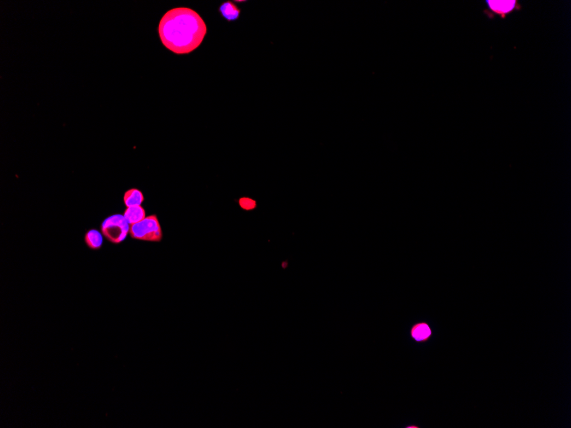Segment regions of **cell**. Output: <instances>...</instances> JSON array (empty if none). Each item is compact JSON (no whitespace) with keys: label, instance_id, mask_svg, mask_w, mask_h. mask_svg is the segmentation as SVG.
Masks as SVG:
<instances>
[{"label":"cell","instance_id":"cell-1","mask_svg":"<svg viewBox=\"0 0 571 428\" xmlns=\"http://www.w3.org/2000/svg\"><path fill=\"white\" fill-rule=\"evenodd\" d=\"M206 33L205 21L199 13L187 7L169 10L158 25L162 43L176 54L194 52L202 43Z\"/></svg>","mask_w":571,"mask_h":428},{"label":"cell","instance_id":"cell-2","mask_svg":"<svg viewBox=\"0 0 571 428\" xmlns=\"http://www.w3.org/2000/svg\"><path fill=\"white\" fill-rule=\"evenodd\" d=\"M129 234L133 239L148 242H160L163 239L161 225L158 216L151 215L141 222L130 225Z\"/></svg>","mask_w":571,"mask_h":428},{"label":"cell","instance_id":"cell-3","mask_svg":"<svg viewBox=\"0 0 571 428\" xmlns=\"http://www.w3.org/2000/svg\"><path fill=\"white\" fill-rule=\"evenodd\" d=\"M130 225L121 214H115L103 221L101 233L109 241L118 245L126 239L129 233Z\"/></svg>","mask_w":571,"mask_h":428},{"label":"cell","instance_id":"cell-4","mask_svg":"<svg viewBox=\"0 0 571 428\" xmlns=\"http://www.w3.org/2000/svg\"><path fill=\"white\" fill-rule=\"evenodd\" d=\"M123 216L125 217L127 222H129V225L135 224L138 222H141L142 220L146 218V210H144L142 206L130 207V208H127L124 213H123Z\"/></svg>","mask_w":571,"mask_h":428},{"label":"cell","instance_id":"cell-5","mask_svg":"<svg viewBox=\"0 0 571 428\" xmlns=\"http://www.w3.org/2000/svg\"><path fill=\"white\" fill-rule=\"evenodd\" d=\"M144 199L145 198L143 193L140 190L135 188L128 190L123 196V201L127 208L141 206V204H143Z\"/></svg>","mask_w":571,"mask_h":428},{"label":"cell","instance_id":"cell-6","mask_svg":"<svg viewBox=\"0 0 571 428\" xmlns=\"http://www.w3.org/2000/svg\"><path fill=\"white\" fill-rule=\"evenodd\" d=\"M84 239H85L86 245H88L91 250H95V251L100 250V248L102 247L103 243H104L102 233L96 229H91V230L88 231L86 233Z\"/></svg>","mask_w":571,"mask_h":428},{"label":"cell","instance_id":"cell-7","mask_svg":"<svg viewBox=\"0 0 571 428\" xmlns=\"http://www.w3.org/2000/svg\"><path fill=\"white\" fill-rule=\"evenodd\" d=\"M219 11L226 20L235 21L240 17V10L231 1H227L222 4L220 6Z\"/></svg>","mask_w":571,"mask_h":428},{"label":"cell","instance_id":"cell-8","mask_svg":"<svg viewBox=\"0 0 571 428\" xmlns=\"http://www.w3.org/2000/svg\"><path fill=\"white\" fill-rule=\"evenodd\" d=\"M412 335L416 340H423L430 336V328L426 324H419L414 327Z\"/></svg>","mask_w":571,"mask_h":428},{"label":"cell","instance_id":"cell-9","mask_svg":"<svg viewBox=\"0 0 571 428\" xmlns=\"http://www.w3.org/2000/svg\"><path fill=\"white\" fill-rule=\"evenodd\" d=\"M490 6H492V8L495 11H498V12H507L512 10L515 5V2H511V1H498V2H494L492 1L490 2Z\"/></svg>","mask_w":571,"mask_h":428}]
</instances>
